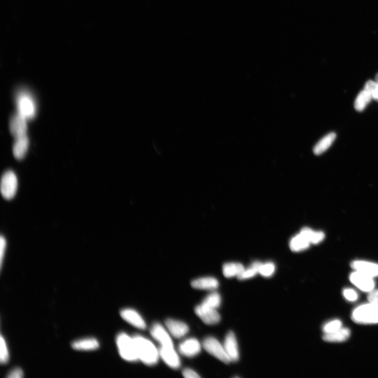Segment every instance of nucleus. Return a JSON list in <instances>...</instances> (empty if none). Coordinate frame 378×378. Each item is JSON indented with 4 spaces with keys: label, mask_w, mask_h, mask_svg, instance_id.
Returning <instances> with one entry per match:
<instances>
[{
    "label": "nucleus",
    "mask_w": 378,
    "mask_h": 378,
    "mask_svg": "<svg viewBox=\"0 0 378 378\" xmlns=\"http://www.w3.org/2000/svg\"><path fill=\"white\" fill-rule=\"evenodd\" d=\"M300 234L306 238L310 244H317L324 238V234L322 231H314L306 227L302 228Z\"/></svg>",
    "instance_id": "23"
},
{
    "label": "nucleus",
    "mask_w": 378,
    "mask_h": 378,
    "mask_svg": "<svg viewBox=\"0 0 378 378\" xmlns=\"http://www.w3.org/2000/svg\"><path fill=\"white\" fill-rule=\"evenodd\" d=\"M352 318L357 324H378V304L371 302L362 304L354 310Z\"/></svg>",
    "instance_id": "2"
},
{
    "label": "nucleus",
    "mask_w": 378,
    "mask_h": 378,
    "mask_svg": "<svg viewBox=\"0 0 378 378\" xmlns=\"http://www.w3.org/2000/svg\"><path fill=\"white\" fill-rule=\"evenodd\" d=\"M28 120L18 112L10 119V130L16 138L26 134Z\"/></svg>",
    "instance_id": "9"
},
{
    "label": "nucleus",
    "mask_w": 378,
    "mask_h": 378,
    "mask_svg": "<svg viewBox=\"0 0 378 378\" xmlns=\"http://www.w3.org/2000/svg\"><path fill=\"white\" fill-rule=\"evenodd\" d=\"M350 282L356 288L364 292H370L374 290L375 282L374 278L359 272L354 271L350 275Z\"/></svg>",
    "instance_id": "8"
},
{
    "label": "nucleus",
    "mask_w": 378,
    "mask_h": 378,
    "mask_svg": "<svg viewBox=\"0 0 378 378\" xmlns=\"http://www.w3.org/2000/svg\"><path fill=\"white\" fill-rule=\"evenodd\" d=\"M18 112L28 120L33 119L36 114V106L34 98L24 90L20 92L16 98Z\"/></svg>",
    "instance_id": "4"
},
{
    "label": "nucleus",
    "mask_w": 378,
    "mask_h": 378,
    "mask_svg": "<svg viewBox=\"0 0 378 378\" xmlns=\"http://www.w3.org/2000/svg\"><path fill=\"white\" fill-rule=\"evenodd\" d=\"M261 264L262 262H254L249 268L244 269V272L238 277V279L246 280L254 278L258 274Z\"/></svg>",
    "instance_id": "26"
},
{
    "label": "nucleus",
    "mask_w": 378,
    "mask_h": 378,
    "mask_svg": "<svg viewBox=\"0 0 378 378\" xmlns=\"http://www.w3.org/2000/svg\"><path fill=\"white\" fill-rule=\"evenodd\" d=\"M0 362L2 364L8 363L9 360V353L8 349L7 344L3 336L1 335V340H0Z\"/></svg>",
    "instance_id": "29"
},
{
    "label": "nucleus",
    "mask_w": 378,
    "mask_h": 378,
    "mask_svg": "<svg viewBox=\"0 0 378 378\" xmlns=\"http://www.w3.org/2000/svg\"><path fill=\"white\" fill-rule=\"evenodd\" d=\"M160 356L164 362L172 369H178L180 366V356L174 346H160Z\"/></svg>",
    "instance_id": "11"
},
{
    "label": "nucleus",
    "mask_w": 378,
    "mask_h": 378,
    "mask_svg": "<svg viewBox=\"0 0 378 378\" xmlns=\"http://www.w3.org/2000/svg\"><path fill=\"white\" fill-rule=\"evenodd\" d=\"M373 100L371 93L365 89L362 90L357 96L354 104L356 111L362 112Z\"/></svg>",
    "instance_id": "22"
},
{
    "label": "nucleus",
    "mask_w": 378,
    "mask_h": 378,
    "mask_svg": "<svg viewBox=\"0 0 378 378\" xmlns=\"http://www.w3.org/2000/svg\"><path fill=\"white\" fill-rule=\"evenodd\" d=\"M166 326L170 334L176 338L184 337L189 330L188 326L186 323L172 319L167 320Z\"/></svg>",
    "instance_id": "16"
},
{
    "label": "nucleus",
    "mask_w": 378,
    "mask_h": 378,
    "mask_svg": "<svg viewBox=\"0 0 378 378\" xmlns=\"http://www.w3.org/2000/svg\"><path fill=\"white\" fill-rule=\"evenodd\" d=\"M197 316L206 324L212 325L219 322L220 316L216 309L210 308L201 304L195 308Z\"/></svg>",
    "instance_id": "7"
},
{
    "label": "nucleus",
    "mask_w": 378,
    "mask_h": 378,
    "mask_svg": "<svg viewBox=\"0 0 378 378\" xmlns=\"http://www.w3.org/2000/svg\"><path fill=\"white\" fill-rule=\"evenodd\" d=\"M204 348L210 354L225 364L231 362L224 346L212 337L206 338L202 344Z\"/></svg>",
    "instance_id": "6"
},
{
    "label": "nucleus",
    "mask_w": 378,
    "mask_h": 378,
    "mask_svg": "<svg viewBox=\"0 0 378 378\" xmlns=\"http://www.w3.org/2000/svg\"><path fill=\"white\" fill-rule=\"evenodd\" d=\"M224 346L231 362H236L239 359L238 344L236 335L233 332H230L226 336Z\"/></svg>",
    "instance_id": "15"
},
{
    "label": "nucleus",
    "mask_w": 378,
    "mask_h": 378,
    "mask_svg": "<svg viewBox=\"0 0 378 378\" xmlns=\"http://www.w3.org/2000/svg\"><path fill=\"white\" fill-rule=\"evenodd\" d=\"M119 354L126 361L134 362L138 360V352L133 338L124 332L120 334L116 338Z\"/></svg>",
    "instance_id": "3"
},
{
    "label": "nucleus",
    "mask_w": 378,
    "mask_h": 378,
    "mask_svg": "<svg viewBox=\"0 0 378 378\" xmlns=\"http://www.w3.org/2000/svg\"><path fill=\"white\" fill-rule=\"evenodd\" d=\"M375 80H376V82H378V73L377 74L376 76Z\"/></svg>",
    "instance_id": "37"
},
{
    "label": "nucleus",
    "mask_w": 378,
    "mask_h": 378,
    "mask_svg": "<svg viewBox=\"0 0 378 378\" xmlns=\"http://www.w3.org/2000/svg\"><path fill=\"white\" fill-rule=\"evenodd\" d=\"M350 334V330L348 328H342L332 332L324 334L323 340L329 342H342L348 340Z\"/></svg>",
    "instance_id": "20"
},
{
    "label": "nucleus",
    "mask_w": 378,
    "mask_h": 378,
    "mask_svg": "<svg viewBox=\"0 0 378 378\" xmlns=\"http://www.w3.org/2000/svg\"><path fill=\"white\" fill-rule=\"evenodd\" d=\"M6 238L2 236L0 238V266L1 268H2L3 261L5 255V252L6 248Z\"/></svg>",
    "instance_id": "33"
},
{
    "label": "nucleus",
    "mask_w": 378,
    "mask_h": 378,
    "mask_svg": "<svg viewBox=\"0 0 378 378\" xmlns=\"http://www.w3.org/2000/svg\"><path fill=\"white\" fill-rule=\"evenodd\" d=\"M73 350L78 351H92L100 348L98 341L94 338H87L74 341L72 344Z\"/></svg>",
    "instance_id": "17"
},
{
    "label": "nucleus",
    "mask_w": 378,
    "mask_h": 378,
    "mask_svg": "<svg viewBox=\"0 0 378 378\" xmlns=\"http://www.w3.org/2000/svg\"><path fill=\"white\" fill-rule=\"evenodd\" d=\"M18 186V178L16 174L12 170L4 172L1 182V192L4 198L6 200L13 198L16 194Z\"/></svg>",
    "instance_id": "5"
},
{
    "label": "nucleus",
    "mask_w": 378,
    "mask_h": 378,
    "mask_svg": "<svg viewBox=\"0 0 378 378\" xmlns=\"http://www.w3.org/2000/svg\"><path fill=\"white\" fill-rule=\"evenodd\" d=\"M16 139L13 146V153L16 159L21 160L24 158L28 152L29 140L26 134Z\"/></svg>",
    "instance_id": "18"
},
{
    "label": "nucleus",
    "mask_w": 378,
    "mask_h": 378,
    "mask_svg": "<svg viewBox=\"0 0 378 378\" xmlns=\"http://www.w3.org/2000/svg\"><path fill=\"white\" fill-rule=\"evenodd\" d=\"M244 269V266L239 262H228L223 266V273L226 278L238 277Z\"/></svg>",
    "instance_id": "24"
},
{
    "label": "nucleus",
    "mask_w": 378,
    "mask_h": 378,
    "mask_svg": "<svg viewBox=\"0 0 378 378\" xmlns=\"http://www.w3.org/2000/svg\"><path fill=\"white\" fill-rule=\"evenodd\" d=\"M342 328V322L340 320H334L326 324L322 328L324 334L331 333Z\"/></svg>",
    "instance_id": "30"
},
{
    "label": "nucleus",
    "mask_w": 378,
    "mask_h": 378,
    "mask_svg": "<svg viewBox=\"0 0 378 378\" xmlns=\"http://www.w3.org/2000/svg\"><path fill=\"white\" fill-rule=\"evenodd\" d=\"M24 376V372L23 370L20 368H16L10 372L6 377L8 378H23Z\"/></svg>",
    "instance_id": "34"
},
{
    "label": "nucleus",
    "mask_w": 378,
    "mask_h": 378,
    "mask_svg": "<svg viewBox=\"0 0 378 378\" xmlns=\"http://www.w3.org/2000/svg\"><path fill=\"white\" fill-rule=\"evenodd\" d=\"M219 286L218 280L212 277H206L196 279L192 282L193 288L202 290H214Z\"/></svg>",
    "instance_id": "19"
},
{
    "label": "nucleus",
    "mask_w": 378,
    "mask_h": 378,
    "mask_svg": "<svg viewBox=\"0 0 378 378\" xmlns=\"http://www.w3.org/2000/svg\"><path fill=\"white\" fill-rule=\"evenodd\" d=\"M352 268L356 271L362 273L372 278L378 276V264L374 262L354 260L351 264Z\"/></svg>",
    "instance_id": "14"
},
{
    "label": "nucleus",
    "mask_w": 378,
    "mask_h": 378,
    "mask_svg": "<svg viewBox=\"0 0 378 378\" xmlns=\"http://www.w3.org/2000/svg\"><path fill=\"white\" fill-rule=\"evenodd\" d=\"M310 244L309 241L300 233L291 239L290 246L292 251L298 252L308 248Z\"/></svg>",
    "instance_id": "25"
},
{
    "label": "nucleus",
    "mask_w": 378,
    "mask_h": 378,
    "mask_svg": "<svg viewBox=\"0 0 378 378\" xmlns=\"http://www.w3.org/2000/svg\"><path fill=\"white\" fill-rule=\"evenodd\" d=\"M343 295L346 300L350 302H355L358 299V294L352 288H346L343 290Z\"/></svg>",
    "instance_id": "32"
},
{
    "label": "nucleus",
    "mask_w": 378,
    "mask_h": 378,
    "mask_svg": "<svg viewBox=\"0 0 378 378\" xmlns=\"http://www.w3.org/2000/svg\"><path fill=\"white\" fill-rule=\"evenodd\" d=\"M182 374L184 378H200L196 372L191 369H186L184 370Z\"/></svg>",
    "instance_id": "36"
},
{
    "label": "nucleus",
    "mask_w": 378,
    "mask_h": 378,
    "mask_svg": "<svg viewBox=\"0 0 378 378\" xmlns=\"http://www.w3.org/2000/svg\"><path fill=\"white\" fill-rule=\"evenodd\" d=\"M368 300L370 302L378 304V290H374L370 292Z\"/></svg>",
    "instance_id": "35"
},
{
    "label": "nucleus",
    "mask_w": 378,
    "mask_h": 378,
    "mask_svg": "<svg viewBox=\"0 0 378 378\" xmlns=\"http://www.w3.org/2000/svg\"><path fill=\"white\" fill-rule=\"evenodd\" d=\"M222 303V298L216 292L210 294L203 300L202 304L212 308H218Z\"/></svg>",
    "instance_id": "27"
},
{
    "label": "nucleus",
    "mask_w": 378,
    "mask_h": 378,
    "mask_svg": "<svg viewBox=\"0 0 378 378\" xmlns=\"http://www.w3.org/2000/svg\"><path fill=\"white\" fill-rule=\"evenodd\" d=\"M120 316L126 322L133 326L134 327L140 330H144L146 324L140 316V314L136 311L131 308H126L120 311Z\"/></svg>",
    "instance_id": "12"
},
{
    "label": "nucleus",
    "mask_w": 378,
    "mask_h": 378,
    "mask_svg": "<svg viewBox=\"0 0 378 378\" xmlns=\"http://www.w3.org/2000/svg\"><path fill=\"white\" fill-rule=\"evenodd\" d=\"M364 89L368 90L372 94L373 100L378 102V82L376 81H368Z\"/></svg>",
    "instance_id": "31"
},
{
    "label": "nucleus",
    "mask_w": 378,
    "mask_h": 378,
    "mask_svg": "<svg viewBox=\"0 0 378 378\" xmlns=\"http://www.w3.org/2000/svg\"><path fill=\"white\" fill-rule=\"evenodd\" d=\"M202 344L196 338L188 339L182 342L178 346V350L181 354L186 357H194L200 352Z\"/></svg>",
    "instance_id": "13"
},
{
    "label": "nucleus",
    "mask_w": 378,
    "mask_h": 378,
    "mask_svg": "<svg viewBox=\"0 0 378 378\" xmlns=\"http://www.w3.org/2000/svg\"><path fill=\"white\" fill-rule=\"evenodd\" d=\"M150 334L160 346H174L170 334L160 324L156 323L152 326Z\"/></svg>",
    "instance_id": "10"
},
{
    "label": "nucleus",
    "mask_w": 378,
    "mask_h": 378,
    "mask_svg": "<svg viewBox=\"0 0 378 378\" xmlns=\"http://www.w3.org/2000/svg\"><path fill=\"white\" fill-rule=\"evenodd\" d=\"M276 266L273 262H268L266 264H262L258 273L264 278H270L274 274Z\"/></svg>",
    "instance_id": "28"
},
{
    "label": "nucleus",
    "mask_w": 378,
    "mask_h": 378,
    "mask_svg": "<svg viewBox=\"0 0 378 378\" xmlns=\"http://www.w3.org/2000/svg\"><path fill=\"white\" fill-rule=\"evenodd\" d=\"M336 138V134L331 132L324 136L315 146L313 149L314 154L320 155L326 151L332 144Z\"/></svg>",
    "instance_id": "21"
},
{
    "label": "nucleus",
    "mask_w": 378,
    "mask_h": 378,
    "mask_svg": "<svg viewBox=\"0 0 378 378\" xmlns=\"http://www.w3.org/2000/svg\"><path fill=\"white\" fill-rule=\"evenodd\" d=\"M138 360L147 366H153L158 362L160 354L154 344L140 335L134 336Z\"/></svg>",
    "instance_id": "1"
}]
</instances>
